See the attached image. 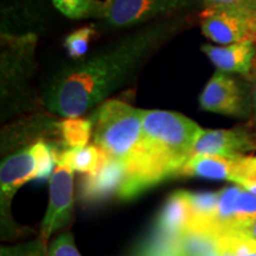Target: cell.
Wrapping results in <instances>:
<instances>
[{
  "label": "cell",
  "mask_w": 256,
  "mask_h": 256,
  "mask_svg": "<svg viewBox=\"0 0 256 256\" xmlns=\"http://www.w3.org/2000/svg\"><path fill=\"white\" fill-rule=\"evenodd\" d=\"M178 23L150 25L92 56L74 60L52 78L48 108L64 118H78L130 81L151 54L174 34Z\"/></svg>",
  "instance_id": "1"
},
{
  "label": "cell",
  "mask_w": 256,
  "mask_h": 256,
  "mask_svg": "<svg viewBox=\"0 0 256 256\" xmlns=\"http://www.w3.org/2000/svg\"><path fill=\"white\" fill-rule=\"evenodd\" d=\"M202 128L183 114L170 110L144 112L142 132L118 197L128 200L179 172L190 159Z\"/></svg>",
  "instance_id": "2"
},
{
  "label": "cell",
  "mask_w": 256,
  "mask_h": 256,
  "mask_svg": "<svg viewBox=\"0 0 256 256\" xmlns=\"http://www.w3.org/2000/svg\"><path fill=\"white\" fill-rule=\"evenodd\" d=\"M144 112L119 100L104 101L90 118L94 145L127 164L142 138Z\"/></svg>",
  "instance_id": "3"
},
{
  "label": "cell",
  "mask_w": 256,
  "mask_h": 256,
  "mask_svg": "<svg viewBox=\"0 0 256 256\" xmlns=\"http://www.w3.org/2000/svg\"><path fill=\"white\" fill-rule=\"evenodd\" d=\"M200 18L202 32L214 43H256V12L252 10L206 8Z\"/></svg>",
  "instance_id": "4"
},
{
  "label": "cell",
  "mask_w": 256,
  "mask_h": 256,
  "mask_svg": "<svg viewBox=\"0 0 256 256\" xmlns=\"http://www.w3.org/2000/svg\"><path fill=\"white\" fill-rule=\"evenodd\" d=\"M192 0H106L98 17L110 28L132 26L185 10Z\"/></svg>",
  "instance_id": "5"
},
{
  "label": "cell",
  "mask_w": 256,
  "mask_h": 256,
  "mask_svg": "<svg viewBox=\"0 0 256 256\" xmlns=\"http://www.w3.org/2000/svg\"><path fill=\"white\" fill-rule=\"evenodd\" d=\"M72 190V170L66 165L57 164L50 178L49 206L42 223V238L44 241L70 220L74 206Z\"/></svg>",
  "instance_id": "6"
},
{
  "label": "cell",
  "mask_w": 256,
  "mask_h": 256,
  "mask_svg": "<svg viewBox=\"0 0 256 256\" xmlns=\"http://www.w3.org/2000/svg\"><path fill=\"white\" fill-rule=\"evenodd\" d=\"M200 104L204 110L216 114L240 116L244 113V100L238 83L228 74L218 70L202 92Z\"/></svg>",
  "instance_id": "7"
},
{
  "label": "cell",
  "mask_w": 256,
  "mask_h": 256,
  "mask_svg": "<svg viewBox=\"0 0 256 256\" xmlns=\"http://www.w3.org/2000/svg\"><path fill=\"white\" fill-rule=\"evenodd\" d=\"M256 139L249 130H203L198 134L191 156L216 154L240 156L254 150ZM190 156V158H191Z\"/></svg>",
  "instance_id": "8"
},
{
  "label": "cell",
  "mask_w": 256,
  "mask_h": 256,
  "mask_svg": "<svg viewBox=\"0 0 256 256\" xmlns=\"http://www.w3.org/2000/svg\"><path fill=\"white\" fill-rule=\"evenodd\" d=\"M126 162L107 156L98 171L86 174L80 183L78 196L86 203H98L119 194L126 176Z\"/></svg>",
  "instance_id": "9"
},
{
  "label": "cell",
  "mask_w": 256,
  "mask_h": 256,
  "mask_svg": "<svg viewBox=\"0 0 256 256\" xmlns=\"http://www.w3.org/2000/svg\"><path fill=\"white\" fill-rule=\"evenodd\" d=\"M38 162L34 147L22 150L6 158L0 168L2 183V208L8 209L10 202L18 188L37 178Z\"/></svg>",
  "instance_id": "10"
},
{
  "label": "cell",
  "mask_w": 256,
  "mask_h": 256,
  "mask_svg": "<svg viewBox=\"0 0 256 256\" xmlns=\"http://www.w3.org/2000/svg\"><path fill=\"white\" fill-rule=\"evenodd\" d=\"M202 51L209 57L218 72L226 74H241L249 75L254 66L256 50L254 43L244 42V43L230 44V46H202Z\"/></svg>",
  "instance_id": "11"
},
{
  "label": "cell",
  "mask_w": 256,
  "mask_h": 256,
  "mask_svg": "<svg viewBox=\"0 0 256 256\" xmlns=\"http://www.w3.org/2000/svg\"><path fill=\"white\" fill-rule=\"evenodd\" d=\"M240 156L200 154L191 156L179 172V176L200 177L214 180H230L235 174Z\"/></svg>",
  "instance_id": "12"
},
{
  "label": "cell",
  "mask_w": 256,
  "mask_h": 256,
  "mask_svg": "<svg viewBox=\"0 0 256 256\" xmlns=\"http://www.w3.org/2000/svg\"><path fill=\"white\" fill-rule=\"evenodd\" d=\"M191 212L186 191L174 192L156 218V232L178 238L190 226Z\"/></svg>",
  "instance_id": "13"
},
{
  "label": "cell",
  "mask_w": 256,
  "mask_h": 256,
  "mask_svg": "<svg viewBox=\"0 0 256 256\" xmlns=\"http://www.w3.org/2000/svg\"><path fill=\"white\" fill-rule=\"evenodd\" d=\"M186 196L191 212L188 228L212 232V223L218 206V192L186 191Z\"/></svg>",
  "instance_id": "14"
},
{
  "label": "cell",
  "mask_w": 256,
  "mask_h": 256,
  "mask_svg": "<svg viewBox=\"0 0 256 256\" xmlns=\"http://www.w3.org/2000/svg\"><path fill=\"white\" fill-rule=\"evenodd\" d=\"M107 154L96 145L57 151V164L68 166L72 171L89 174L98 171Z\"/></svg>",
  "instance_id": "15"
},
{
  "label": "cell",
  "mask_w": 256,
  "mask_h": 256,
  "mask_svg": "<svg viewBox=\"0 0 256 256\" xmlns=\"http://www.w3.org/2000/svg\"><path fill=\"white\" fill-rule=\"evenodd\" d=\"M58 127L66 150L87 146L92 134V124L90 119L66 118V120L58 124Z\"/></svg>",
  "instance_id": "16"
},
{
  "label": "cell",
  "mask_w": 256,
  "mask_h": 256,
  "mask_svg": "<svg viewBox=\"0 0 256 256\" xmlns=\"http://www.w3.org/2000/svg\"><path fill=\"white\" fill-rule=\"evenodd\" d=\"M256 240L242 232H226L217 236L220 256H252Z\"/></svg>",
  "instance_id": "17"
},
{
  "label": "cell",
  "mask_w": 256,
  "mask_h": 256,
  "mask_svg": "<svg viewBox=\"0 0 256 256\" xmlns=\"http://www.w3.org/2000/svg\"><path fill=\"white\" fill-rule=\"evenodd\" d=\"M55 8L72 19L98 17L102 2L98 0H52Z\"/></svg>",
  "instance_id": "18"
},
{
  "label": "cell",
  "mask_w": 256,
  "mask_h": 256,
  "mask_svg": "<svg viewBox=\"0 0 256 256\" xmlns=\"http://www.w3.org/2000/svg\"><path fill=\"white\" fill-rule=\"evenodd\" d=\"M232 182L256 196V156L240 158Z\"/></svg>",
  "instance_id": "19"
},
{
  "label": "cell",
  "mask_w": 256,
  "mask_h": 256,
  "mask_svg": "<svg viewBox=\"0 0 256 256\" xmlns=\"http://www.w3.org/2000/svg\"><path fill=\"white\" fill-rule=\"evenodd\" d=\"M96 34L92 26H86L72 32L64 40V46L68 51L69 56L74 60L83 58L87 55L89 42Z\"/></svg>",
  "instance_id": "20"
},
{
  "label": "cell",
  "mask_w": 256,
  "mask_h": 256,
  "mask_svg": "<svg viewBox=\"0 0 256 256\" xmlns=\"http://www.w3.org/2000/svg\"><path fill=\"white\" fill-rule=\"evenodd\" d=\"M49 256H81L72 234L66 232L54 240L49 248Z\"/></svg>",
  "instance_id": "21"
},
{
  "label": "cell",
  "mask_w": 256,
  "mask_h": 256,
  "mask_svg": "<svg viewBox=\"0 0 256 256\" xmlns=\"http://www.w3.org/2000/svg\"><path fill=\"white\" fill-rule=\"evenodd\" d=\"M209 8H249L254 11L252 0H204Z\"/></svg>",
  "instance_id": "22"
},
{
  "label": "cell",
  "mask_w": 256,
  "mask_h": 256,
  "mask_svg": "<svg viewBox=\"0 0 256 256\" xmlns=\"http://www.w3.org/2000/svg\"><path fill=\"white\" fill-rule=\"evenodd\" d=\"M236 232H242L249 236V238L256 240V217L247 220V222L242 223L241 226L236 229Z\"/></svg>",
  "instance_id": "23"
},
{
  "label": "cell",
  "mask_w": 256,
  "mask_h": 256,
  "mask_svg": "<svg viewBox=\"0 0 256 256\" xmlns=\"http://www.w3.org/2000/svg\"><path fill=\"white\" fill-rule=\"evenodd\" d=\"M250 98L252 108V128H254V138L256 139V72L250 78Z\"/></svg>",
  "instance_id": "24"
},
{
  "label": "cell",
  "mask_w": 256,
  "mask_h": 256,
  "mask_svg": "<svg viewBox=\"0 0 256 256\" xmlns=\"http://www.w3.org/2000/svg\"><path fill=\"white\" fill-rule=\"evenodd\" d=\"M204 256H220V252H218V249H214V250H211L208 252V254H206Z\"/></svg>",
  "instance_id": "25"
},
{
  "label": "cell",
  "mask_w": 256,
  "mask_h": 256,
  "mask_svg": "<svg viewBox=\"0 0 256 256\" xmlns=\"http://www.w3.org/2000/svg\"><path fill=\"white\" fill-rule=\"evenodd\" d=\"M252 8H254V11L256 12V0H252Z\"/></svg>",
  "instance_id": "26"
}]
</instances>
